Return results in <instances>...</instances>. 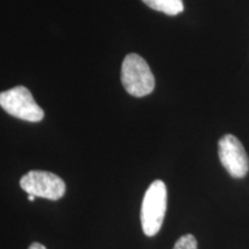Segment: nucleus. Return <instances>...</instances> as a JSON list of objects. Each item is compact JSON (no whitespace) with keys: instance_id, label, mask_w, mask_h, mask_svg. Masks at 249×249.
I'll list each match as a JSON object with an SVG mask.
<instances>
[{"instance_id":"6e6552de","label":"nucleus","mask_w":249,"mask_h":249,"mask_svg":"<svg viewBox=\"0 0 249 249\" xmlns=\"http://www.w3.org/2000/svg\"><path fill=\"white\" fill-rule=\"evenodd\" d=\"M28 249H46L45 246H43L42 244H38V242H34L33 245H30V247Z\"/></svg>"},{"instance_id":"423d86ee","label":"nucleus","mask_w":249,"mask_h":249,"mask_svg":"<svg viewBox=\"0 0 249 249\" xmlns=\"http://www.w3.org/2000/svg\"><path fill=\"white\" fill-rule=\"evenodd\" d=\"M148 7L161 13L176 17L183 12L182 0H142Z\"/></svg>"},{"instance_id":"0eeeda50","label":"nucleus","mask_w":249,"mask_h":249,"mask_svg":"<svg viewBox=\"0 0 249 249\" xmlns=\"http://www.w3.org/2000/svg\"><path fill=\"white\" fill-rule=\"evenodd\" d=\"M173 249H197V241L193 234H185L179 238Z\"/></svg>"},{"instance_id":"20e7f679","label":"nucleus","mask_w":249,"mask_h":249,"mask_svg":"<svg viewBox=\"0 0 249 249\" xmlns=\"http://www.w3.org/2000/svg\"><path fill=\"white\" fill-rule=\"evenodd\" d=\"M20 186L28 194L52 201L61 198L66 192L64 180L46 171H30L21 178Z\"/></svg>"},{"instance_id":"f257e3e1","label":"nucleus","mask_w":249,"mask_h":249,"mask_svg":"<svg viewBox=\"0 0 249 249\" xmlns=\"http://www.w3.org/2000/svg\"><path fill=\"white\" fill-rule=\"evenodd\" d=\"M121 82L124 90L134 97H144L155 89V76L148 62L136 53L124 57L121 66Z\"/></svg>"},{"instance_id":"39448f33","label":"nucleus","mask_w":249,"mask_h":249,"mask_svg":"<svg viewBox=\"0 0 249 249\" xmlns=\"http://www.w3.org/2000/svg\"><path fill=\"white\" fill-rule=\"evenodd\" d=\"M219 160L233 178H244L249 171V160L240 140L227 134L218 141Z\"/></svg>"},{"instance_id":"f03ea898","label":"nucleus","mask_w":249,"mask_h":249,"mask_svg":"<svg viewBox=\"0 0 249 249\" xmlns=\"http://www.w3.org/2000/svg\"><path fill=\"white\" fill-rule=\"evenodd\" d=\"M166 185L161 180H156L145 192L141 208L142 230L147 236H154L160 232L166 213Z\"/></svg>"},{"instance_id":"1a4fd4ad","label":"nucleus","mask_w":249,"mask_h":249,"mask_svg":"<svg viewBox=\"0 0 249 249\" xmlns=\"http://www.w3.org/2000/svg\"><path fill=\"white\" fill-rule=\"evenodd\" d=\"M28 200L29 201H35L36 200V196H34V195H30V194H28Z\"/></svg>"},{"instance_id":"7ed1b4c3","label":"nucleus","mask_w":249,"mask_h":249,"mask_svg":"<svg viewBox=\"0 0 249 249\" xmlns=\"http://www.w3.org/2000/svg\"><path fill=\"white\" fill-rule=\"evenodd\" d=\"M0 107L18 119L39 123L44 118V111L35 102L29 89L23 86L0 92Z\"/></svg>"}]
</instances>
